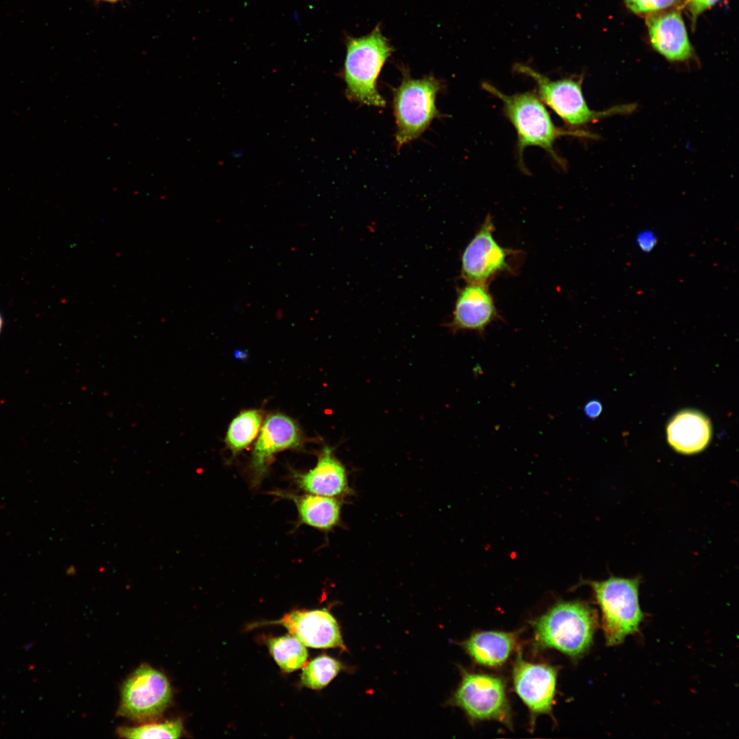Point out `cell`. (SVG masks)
<instances>
[{
    "instance_id": "cell-25",
    "label": "cell",
    "mask_w": 739,
    "mask_h": 739,
    "mask_svg": "<svg viewBox=\"0 0 739 739\" xmlns=\"http://www.w3.org/2000/svg\"><path fill=\"white\" fill-rule=\"evenodd\" d=\"M583 410L587 417L594 419L601 414L602 404L597 400H591L585 404Z\"/></svg>"
},
{
    "instance_id": "cell-8",
    "label": "cell",
    "mask_w": 739,
    "mask_h": 739,
    "mask_svg": "<svg viewBox=\"0 0 739 739\" xmlns=\"http://www.w3.org/2000/svg\"><path fill=\"white\" fill-rule=\"evenodd\" d=\"M172 697L167 677L148 664L138 667L123 682L118 715L133 721H152L169 706Z\"/></svg>"
},
{
    "instance_id": "cell-17",
    "label": "cell",
    "mask_w": 739,
    "mask_h": 739,
    "mask_svg": "<svg viewBox=\"0 0 739 739\" xmlns=\"http://www.w3.org/2000/svg\"><path fill=\"white\" fill-rule=\"evenodd\" d=\"M666 435L668 443L677 452L684 454L698 453L710 441V422L699 411H682L669 422Z\"/></svg>"
},
{
    "instance_id": "cell-20",
    "label": "cell",
    "mask_w": 739,
    "mask_h": 739,
    "mask_svg": "<svg viewBox=\"0 0 739 739\" xmlns=\"http://www.w3.org/2000/svg\"><path fill=\"white\" fill-rule=\"evenodd\" d=\"M267 643L270 654L283 671L291 673L306 664L308 652L305 646L290 634L270 638Z\"/></svg>"
},
{
    "instance_id": "cell-10",
    "label": "cell",
    "mask_w": 739,
    "mask_h": 739,
    "mask_svg": "<svg viewBox=\"0 0 739 739\" xmlns=\"http://www.w3.org/2000/svg\"><path fill=\"white\" fill-rule=\"evenodd\" d=\"M495 226L487 216L461 256V275L467 283L487 285L498 274L510 272L509 258L514 250L498 244Z\"/></svg>"
},
{
    "instance_id": "cell-22",
    "label": "cell",
    "mask_w": 739,
    "mask_h": 739,
    "mask_svg": "<svg viewBox=\"0 0 739 739\" xmlns=\"http://www.w3.org/2000/svg\"><path fill=\"white\" fill-rule=\"evenodd\" d=\"M183 731L180 718L137 727H120L117 734L125 738H179Z\"/></svg>"
},
{
    "instance_id": "cell-19",
    "label": "cell",
    "mask_w": 739,
    "mask_h": 739,
    "mask_svg": "<svg viewBox=\"0 0 739 739\" xmlns=\"http://www.w3.org/2000/svg\"><path fill=\"white\" fill-rule=\"evenodd\" d=\"M263 424V413L257 409L239 413L231 422L225 443L233 455L248 448L259 435Z\"/></svg>"
},
{
    "instance_id": "cell-1",
    "label": "cell",
    "mask_w": 739,
    "mask_h": 739,
    "mask_svg": "<svg viewBox=\"0 0 739 739\" xmlns=\"http://www.w3.org/2000/svg\"><path fill=\"white\" fill-rule=\"evenodd\" d=\"M482 88L499 99L503 111L513 125L517 135V150L519 165L526 172L523 161V153L528 146H535L544 149L562 168L567 164L555 151L556 140L562 136L596 138L595 134L578 129L557 127L536 94L532 92L506 94L489 82L482 83Z\"/></svg>"
},
{
    "instance_id": "cell-13",
    "label": "cell",
    "mask_w": 739,
    "mask_h": 739,
    "mask_svg": "<svg viewBox=\"0 0 739 739\" xmlns=\"http://www.w3.org/2000/svg\"><path fill=\"white\" fill-rule=\"evenodd\" d=\"M500 318L487 285L467 283L458 294L450 328L475 331L483 335L487 327Z\"/></svg>"
},
{
    "instance_id": "cell-3",
    "label": "cell",
    "mask_w": 739,
    "mask_h": 739,
    "mask_svg": "<svg viewBox=\"0 0 739 739\" xmlns=\"http://www.w3.org/2000/svg\"><path fill=\"white\" fill-rule=\"evenodd\" d=\"M343 66L347 98L367 106L383 107L386 102L377 89V79L393 48L379 26L361 37L346 38Z\"/></svg>"
},
{
    "instance_id": "cell-12",
    "label": "cell",
    "mask_w": 739,
    "mask_h": 739,
    "mask_svg": "<svg viewBox=\"0 0 739 739\" xmlns=\"http://www.w3.org/2000/svg\"><path fill=\"white\" fill-rule=\"evenodd\" d=\"M280 625L305 647L345 649L341 631L335 618L325 609L295 610L281 619L255 624Z\"/></svg>"
},
{
    "instance_id": "cell-18",
    "label": "cell",
    "mask_w": 739,
    "mask_h": 739,
    "mask_svg": "<svg viewBox=\"0 0 739 739\" xmlns=\"http://www.w3.org/2000/svg\"><path fill=\"white\" fill-rule=\"evenodd\" d=\"M296 505L301 523L328 531L340 520L341 504L333 497L315 494L288 495Z\"/></svg>"
},
{
    "instance_id": "cell-26",
    "label": "cell",
    "mask_w": 739,
    "mask_h": 739,
    "mask_svg": "<svg viewBox=\"0 0 739 739\" xmlns=\"http://www.w3.org/2000/svg\"><path fill=\"white\" fill-rule=\"evenodd\" d=\"M638 242L642 249L647 250L651 248L656 241L653 235L651 233L645 232L640 235Z\"/></svg>"
},
{
    "instance_id": "cell-21",
    "label": "cell",
    "mask_w": 739,
    "mask_h": 739,
    "mask_svg": "<svg viewBox=\"0 0 739 739\" xmlns=\"http://www.w3.org/2000/svg\"><path fill=\"white\" fill-rule=\"evenodd\" d=\"M343 669L341 663L328 656L322 655L302 667L300 682L313 690L325 688Z\"/></svg>"
},
{
    "instance_id": "cell-9",
    "label": "cell",
    "mask_w": 739,
    "mask_h": 739,
    "mask_svg": "<svg viewBox=\"0 0 739 739\" xmlns=\"http://www.w3.org/2000/svg\"><path fill=\"white\" fill-rule=\"evenodd\" d=\"M513 666V683L515 692L530 713V729L542 714L554 718L553 705L556 690L558 668L547 663H533L523 658L520 647Z\"/></svg>"
},
{
    "instance_id": "cell-14",
    "label": "cell",
    "mask_w": 739,
    "mask_h": 739,
    "mask_svg": "<svg viewBox=\"0 0 739 739\" xmlns=\"http://www.w3.org/2000/svg\"><path fill=\"white\" fill-rule=\"evenodd\" d=\"M647 24L652 47L666 59L683 62L692 56V49L678 10L652 14Z\"/></svg>"
},
{
    "instance_id": "cell-16",
    "label": "cell",
    "mask_w": 739,
    "mask_h": 739,
    "mask_svg": "<svg viewBox=\"0 0 739 739\" xmlns=\"http://www.w3.org/2000/svg\"><path fill=\"white\" fill-rule=\"evenodd\" d=\"M519 632L477 631L463 643L470 658L488 668L502 666L519 647Z\"/></svg>"
},
{
    "instance_id": "cell-11",
    "label": "cell",
    "mask_w": 739,
    "mask_h": 739,
    "mask_svg": "<svg viewBox=\"0 0 739 739\" xmlns=\"http://www.w3.org/2000/svg\"><path fill=\"white\" fill-rule=\"evenodd\" d=\"M303 442L302 432L292 418L280 413L268 415L252 451L250 467L254 482L257 484L262 480L274 454L300 448Z\"/></svg>"
},
{
    "instance_id": "cell-6",
    "label": "cell",
    "mask_w": 739,
    "mask_h": 739,
    "mask_svg": "<svg viewBox=\"0 0 739 739\" xmlns=\"http://www.w3.org/2000/svg\"><path fill=\"white\" fill-rule=\"evenodd\" d=\"M442 88L441 82L432 75L413 79L404 72L400 85L393 90V98L398 148L419 138L441 116L435 100Z\"/></svg>"
},
{
    "instance_id": "cell-28",
    "label": "cell",
    "mask_w": 739,
    "mask_h": 739,
    "mask_svg": "<svg viewBox=\"0 0 739 739\" xmlns=\"http://www.w3.org/2000/svg\"><path fill=\"white\" fill-rule=\"evenodd\" d=\"M102 1H109V2H115V1H119V0H102Z\"/></svg>"
},
{
    "instance_id": "cell-24",
    "label": "cell",
    "mask_w": 739,
    "mask_h": 739,
    "mask_svg": "<svg viewBox=\"0 0 739 739\" xmlns=\"http://www.w3.org/2000/svg\"><path fill=\"white\" fill-rule=\"evenodd\" d=\"M719 0H687L688 9L693 21L704 11L710 8Z\"/></svg>"
},
{
    "instance_id": "cell-5",
    "label": "cell",
    "mask_w": 739,
    "mask_h": 739,
    "mask_svg": "<svg viewBox=\"0 0 739 739\" xmlns=\"http://www.w3.org/2000/svg\"><path fill=\"white\" fill-rule=\"evenodd\" d=\"M601 612V627L606 645L616 646L639 628L643 614L638 601L639 578L610 576L602 581H588Z\"/></svg>"
},
{
    "instance_id": "cell-4",
    "label": "cell",
    "mask_w": 739,
    "mask_h": 739,
    "mask_svg": "<svg viewBox=\"0 0 739 739\" xmlns=\"http://www.w3.org/2000/svg\"><path fill=\"white\" fill-rule=\"evenodd\" d=\"M513 71L532 78L536 85L538 96L572 129L593 123L617 114H630L636 109L635 104L616 105L603 111L591 109L584 96L582 79L566 77L552 80L533 68L515 63Z\"/></svg>"
},
{
    "instance_id": "cell-7",
    "label": "cell",
    "mask_w": 739,
    "mask_h": 739,
    "mask_svg": "<svg viewBox=\"0 0 739 739\" xmlns=\"http://www.w3.org/2000/svg\"><path fill=\"white\" fill-rule=\"evenodd\" d=\"M452 701L471 723L495 721L510 729L513 727L506 683L500 677L463 670Z\"/></svg>"
},
{
    "instance_id": "cell-27",
    "label": "cell",
    "mask_w": 739,
    "mask_h": 739,
    "mask_svg": "<svg viewBox=\"0 0 739 739\" xmlns=\"http://www.w3.org/2000/svg\"><path fill=\"white\" fill-rule=\"evenodd\" d=\"M3 317H2V316H1V315L0 313V334H1V330H2V328H3Z\"/></svg>"
},
{
    "instance_id": "cell-15",
    "label": "cell",
    "mask_w": 739,
    "mask_h": 739,
    "mask_svg": "<svg viewBox=\"0 0 739 739\" xmlns=\"http://www.w3.org/2000/svg\"><path fill=\"white\" fill-rule=\"evenodd\" d=\"M298 487L315 495L335 497L350 491L346 469L330 446H324L315 467L306 473L295 474Z\"/></svg>"
},
{
    "instance_id": "cell-23",
    "label": "cell",
    "mask_w": 739,
    "mask_h": 739,
    "mask_svg": "<svg viewBox=\"0 0 739 739\" xmlns=\"http://www.w3.org/2000/svg\"><path fill=\"white\" fill-rule=\"evenodd\" d=\"M679 0H625L627 7L636 14H654L677 4Z\"/></svg>"
},
{
    "instance_id": "cell-2",
    "label": "cell",
    "mask_w": 739,
    "mask_h": 739,
    "mask_svg": "<svg viewBox=\"0 0 739 739\" xmlns=\"http://www.w3.org/2000/svg\"><path fill=\"white\" fill-rule=\"evenodd\" d=\"M535 649H554L576 660L590 649L598 627L595 610L580 601H562L531 621Z\"/></svg>"
}]
</instances>
